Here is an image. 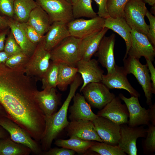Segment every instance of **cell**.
<instances>
[{
  "label": "cell",
  "instance_id": "6da1fadb",
  "mask_svg": "<svg viewBox=\"0 0 155 155\" xmlns=\"http://www.w3.org/2000/svg\"><path fill=\"white\" fill-rule=\"evenodd\" d=\"M37 81L24 70L0 64V104L8 118L38 142L45 131V116L36 99Z\"/></svg>",
  "mask_w": 155,
  "mask_h": 155
},
{
  "label": "cell",
  "instance_id": "7a4b0ae2",
  "mask_svg": "<svg viewBox=\"0 0 155 155\" xmlns=\"http://www.w3.org/2000/svg\"><path fill=\"white\" fill-rule=\"evenodd\" d=\"M83 82L81 76L78 74L70 85L68 94L58 111L53 115L45 116V128L44 134L40 140L42 150L46 151L51 148L53 142L65 128L69 122L67 113L70 103L75 94L76 90Z\"/></svg>",
  "mask_w": 155,
  "mask_h": 155
},
{
  "label": "cell",
  "instance_id": "3957f363",
  "mask_svg": "<svg viewBox=\"0 0 155 155\" xmlns=\"http://www.w3.org/2000/svg\"><path fill=\"white\" fill-rule=\"evenodd\" d=\"M81 40L71 36L65 38L50 51L51 61L76 67L81 59Z\"/></svg>",
  "mask_w": 155,
  "mask_h": 155
},
{
  "label": "cell",
  "instance_id": "277c9868",
  "mask_svg": "<svg viewBox=\"0 0 155 155\" xmlns=\"http://www.w3.org/2000/svg\"><path fill=\"white\" fill-rule=\"evenodd\" d=\"M123 60L126 73L127 75L132 74L134 76L144 91L147 104L150 106L152 105L153 93L150 75L147 65L142 64L139 59L130 56Z\"/></svg>",
  "mask_w": 155,
  "mask_h": 155
},
{
  "label": "cell",
  "instance_id": "5b68a950",
  "mask_svg": "<svg viewBox=\"0 0 155 155\" xmlns=\"http://www.w3.org/2000/svg\"><path fill=\"white\" fill-rule=\"evenodd\" d=\"M148 11L142 0H130L124 10V18L131 29L148 36L149 25L145 20Z\"/></svg>",
  "mask_w": 155,
  "mask_h": 155
},
{
  "label": "cell",
  "instance_id": "8992f818",
  "mask_svg": "<svg viewBox=\"0 0 155 155\" xmlns=\"http://www.w3.org/2000/svg\"><path fill=\"white\" fill-rule=\"evenodd\" d=\"M50 60V51L45 49L42 40L37 44L30 57L25 67V73L37 81L41 80L49 66Z\"/></svg>",
  "mask_w": 155,
  "mask_h": 155
},
{
  "label": "cell",
  "instance_id": "52a82bcc",
  "mask_svg": "<svg viewBox=\"0 0 155 155\" xmlns=\"http://www.w3.org/2000/svg\"><path fill=\"white\" fill-rule=\"evenodd\" d=\"M0 125L9 134L11 139L16 143L28 147L37 155L42 154L41 146L24 129L7 117H0Z\"/></svg>",
  "mask_w": 155,
  "mask_h": 155
},
{
  "label": "cell",
  "instance_id": "ba28073f",
  "mask_svg": "<svg viewBox=\"0 0 155 155\" xmlns=\"http://www.w3.org/2000/svg\"><path fill=\"white\" fill-rule=\"evenodd\" d=\"M80 92L91 106L100 110L116 96L101 82L89 83Z\"/></svg>",
  "mask_w": 155,
  "mask_h": 155
},
{
  "label": "cell",
  "instance_id": "9c48e42d",
  "mask_svg": "<svg viewBox=\"0 0 155 155\" xmlns=\"http://www.w3.org/2000/svg\"><path fill=\"white\" fill-rule=\"evenodd\" d=\"M47 14L51 24L55 22L68 23L74 19L72 5L65 0H35Z\"/></svg>",
  "mask_w": 155,
  "mask_h": 155
},
{
  "label": "cell",
  "instance_id": "30bf717a",
  "mask_svg": "<svg viewBox=\"0 0 155 155\" xmlns=\"http://www.w3.org/2000/svg\"><path fill=\"white\" fill-rule=\"evenodd\" d=\"M127 124L120 125V138L118 145L126 154L136 155L137 139L139 137L145 138L147 129L142 126L132 127Z\"/></svg>",
  "mask_w": 155,
  "mask_h": 155
},
{
  "label": "cell",
  "instance_id": "8fae6325",
  "mask_svg": "<svg viewBox=\"0 0 155 155\" xmlns=\"http://www.w3.org/2000/svg\"><path fill=\"white\" fill-rule=\"evenodd\" d=\"M105 19L98 16L88 20L74 19L67 23L70 35L82 39L101 30L104 27Z\"/></svg>",
  "mask_w": 155,
  "mask_h": 155
},
{
  "label": "cell",
  "instance_id": "7c38bea8",
  "mask_svg": "<svg viewBox=\"0 0 155 155\" xmlns=\"http://www.w3.org/2000/svg\"><path fill=\"white\" fill-rule=\"evenodd\" d=\"M119 97L125 103L129 114L128 125L132 127L150 124V109H146L141 105L138 97L131 96L129 98L120 93Z\"/></svg>",
  "mask_w": 155,
  "mask_h": 155
},
{
  "label": "cell",
  "instance_id": "4fadbf2b",
  "mask_svg": "<svg viewBox=\"0 0 155 155\" xmlns=\"http://www.w3.org/2000/svg\"><path fill=\"white\" fill-rule=\"evenodd\" d=\"M131 34V45L128 56L138 59L143 57L145 59L153 61L155 56V47L147 36L132 29Z\"/></svg>",
  "mask_w": 155,
  "mask_h": 155
},
{
  "label": "cell",
  "instance_id": "5bb4252c",
  "mask_svg": "<svg viewBox=\"0 0 155 155\" xmlns=\"http://www.w3.org/2000/svg\"><path fill=\"white\" fill-rule=\"evenodd\" d=\"M92 122L102 142L113 146L118 145L120 138V125L99 116Z\"/></svg>",
  "mask_w": 155,
  "mask_h": 155
},
{
  "label": "cell",
  "instance_id": "9a60e30c",
  "mask_svg": "<svg viewBox=\"0 0 155 155\" xmlns=\"http://www.w3.org/2000/svg\"><path fill=\"white\" fill-rule=\"evenodd\" d=\"M127 75L123 67H120L116 64L113 72L103 75L101 82L109 89H124L128 91L131 96L140 97V94L129 82Z\"/></svg>",
  "mask_w": 155,
  "mask_h": 155
},
{
  "label": "cell",
  "instance_id": "2e32d148",
  "mask_svg": "<svg viewBox=\"0 0 155 155\" xmlns=\"http://www.w3.org/2000/svg\"><path fill=\"white\" fill-rule=\"evenodd\" d=\"M115 40V35L114 33L108 36H104L94 54L98 58V63L106 69L107 73L113 72L116 65L114 53Z\"/></svg>",
  "mask_w": 155,
  "mask_h": 155
},
{
  "label": "cell",
  "instance_id": "e0dca14e",
  "mask_svg": "<svg viewBox=\"0 0 155 155\" xmlns=\"http://www.w3.org/2000/svg\"><path fill=\"white\" fill-rule=\"evenodd\" d=\"M119 125L127 124L129 116L125 104H122L119 96H115L97 113Z\"/></svg>",
  "mask_w": 155,
  "mask_h": 155
},
{
  "label": "cell",
  "instance_id": "ac0fdd59",
  "mask_svg": "<svg viewBox=\"0 0 155 155\" xmlns=\"http://www.w3.org/2000/svg\"><path fill=\"white\" fill-rule=\"evenodd\" d=\"M76 67L83 81L80 92L89 83L101 82L104 71L99 66L97 60L94 59L88 60L81 59L77 63Z\"/></svg>",
  "mask_w": 155,
  "mask_h": 155
},
{
  "label": "cell",
  "instance_id": "d6986e66",
  "mask_svg": "<svg viewBox=\"0 0 155 155\" xmlns=\"http://www.w3.org/2000/svg\"><path fill=\"white\" fill-rule=\"evenodd\" d=\"M65 129L69 137L75 136L85 140L102 142L97 133L92 121H70Z\"/></svg>",
  "mask_w": 155,
  "mask_h": 155
},
{
  "label": "cell",
  "instance_id": "ffe728a7",
  "mask_svg": "<svg viewBox=\"0 0 155 155\" xmlns=\"http://www.w3.org/2000/svg\"><path fill=\"white\" fill-rule=\"evenodd\" d=\"M73 103L69 108L70 121L88 120L92 121L98 116L92 111L91 106L84 96L75 93L73 98Z\"/></svg>",
  "mask_w": 155,
  "mask_h": 155
},
{
  "label": "cell",
  "instance_id": "44dd1931",
  "mask_svg": "<svg viewBox=\"0 0 155 155\" xmlns=\"http://www.w3.org/2000/svg\"><path fill=\"white\" fill-rule=\"evenodd\" d=\"M36 97L45 116H50L57 112L61 103V95L57 92L55 88L38 90Z\"/></svg>",
  "mask_w": 155,
  "mask_h": 155
},
{
  "label": "cell",
  "instance_id": "7402d4cb",
  "mask_svg": "<svg viewBox=\"0 0 155 155\" xmlns=\"http://www.w3.org/2000/svg\"><path fill=\"white\" fill-rule=\"evenodd\" d=\"M67 23L60 21L52 23L43 40L45 49L51 51L62 40L70 36Z\"/></svg>",
  "mask_w": 155,
  "mask_h": 155
},
{
  "label": "cell",
  "instance_id": "603a6c76",
  "mask_svg": "<svg viewBox=\"0 0 155 155\" xmlns=\"http://www.w3.org/2000/svg\"><path fill=\"white\" fill-rule=\"evenodd\" d=\"M104 27L111 29L120 36L125 41L126 51L123 60L126 59L131 45L132 29L127 23L124 17L113 18L109 17L105 19Z\"/></svg>",
  "mask_w": 155,
  "mask_h": 155
},
{
  "label": "cell",
  "instance_id": "cb8c5ba5",
  "mask_svg": "<svg viewBox=\"0 0 155 155\" xmlns=\"http://www.w3.org/2000/svg\"><path fill=\"white\" fill-rule=\"evenodd\" d=\"M7 19L8 27L22 52L30 57L33 53L37 44L29 40L20 22L13 18L7 17Z\"/></svg>",
  "mask_w": 155,
  "mask_h": 155
},
{
  "label": "cell",
  "instance_id": "d4e9b609",
  "mask_svg": "<svg viewBox=\"0 0 155 155\" xmlns=\"http://www.w3.org/2000/svg\"><path fill=\"white\" fill-rule=\"evenodd\" d=\"M108 30L103 27L100 30L81 39V59L88 60L91 59L97 51L101 40Z\"/></svg>",
  "mask_w": 155,
  "mask_h": 155
},
{
  "label": "cell",
  "instance_id": "484cf974",
  "mask_svg": "<svg viewBox=\"0 0 155 155\" xmlns=\"http://www.w3.org/2000/svg\"><path fill=\"white\" fill-rule=\"evenodd\" d=\"M27 22L43 36L48 31L52 24L47 13L38 5L31 12Z\"/></svg>",
  "mask_w": 155,
  "mask_h": 155
},
{
  "label": "cell",
  "instance_id": "4316f807",
  "mask_svg": "<svg viewBox=\"0 0 155 155\" xmlns=\"http://www.w3.org/2000/svg\"><path fill=\"white\" fill-rule=\"evenodd\" d=\"M57 87L61 91H66L68 86L73 81L78 72L76 67L70 66L63 63H59Z\"/></svg>",
  "mask_w": 155,
  "mask_h": 155
},
{
  "label": "cell",
  "instance_id": "83f0119b",
  "mask_svg": "<svg viewBox=\"0 0 155 155\" xmlns=\"http://www.w3.org/2000/svg\"><path fill=\"white\" fill-rule=\"evenodd\" d=\"M94 142L93 141L84 140L75 136H71L67 140H57L54 144L58 147L67 148L82 154L89 150Z\"/></svg>",
  "mask_w": 155,
  "mask_h": 155
},
{
  "label": "cell",
  "instance_id": "f1b7e54d",
  "mask_svg": "<svg viewBox=\"0 0 155 155\" xmlns=\"http://www.w3.org/2000/svg\"><path fill=\"white\" fill-rule=\"evenodd\" d=\"M31 152L28 147L15 142L10 136L0 140V155H28Z\"/></svg>",
  "mask_w": 155,
  "mask_h": 155
},
{
  "label": "cell",
  "instance_id": "f546056e",
  "mask_svg": "<svg viewBox=\"0 0 155 155\" xmlns=\"http://www.w3.org/2000/svg\"><path fill=\"white\" fill-rule=\"evenodd\" d=\"M38 5L34 0H14L13 19L20 23L27 22L31 12Z\"/></svg>",
  "mask_w": 155,
  "mask_h": 155
},
{
  "label": "cell",
  "instance_id": "4dcf8cb0",
  "mask_svg": "<svg viewBox=\"0 0 155 155\" xmlns=\"http://www.w3.org/2000/svg\"><path fill=\"white\" fill-rule=\"evenodd\" d=\"M92 0H78L72 5L74 19L85 17L93 18L98 16L93 9Z\"/></svg>",
  "mask_w": 155,
  "mask_h": 155
},
{
  "label": "cell",
  "instance_id": "1f68e13d",
  "mask_svg": "<svg viewBox=\"0 0 155 155\" xmlns=\"http://www.w3.org/2000/svg\"><path fill=\"white\" fill-rule=\"evenodd\" d=\"M59 63L51 61L41 80L42 88L49 89L57 87L59 70Z\"/></svg>",
  "mask_w": 155,
  "mask_h": 155
},
{
  "label": "cell",
  "instance_id": "d6a6232c",
  "mask_svg": "<svg viewBox=\"0 0 155 155\" xmlns=\"http://www.w3.org/2000/svg\"><path fill=\"white\" fill-rule=\"evenodd\" d=\"M89 150L101 155H126L118 145L113 146L95 141Z\"/></svg>",
  "mask_w": 155,
  "mask_h": 155
},
{
  "label": "cell",
  "instance_id": "836d02e7",
  "mask_svg": "<svg viewBox=\"0 0 155 155\" xmlns=\"http://www.w3.org/2000/svg\"><path fill=\"white\" fill-rule=\"evenodd\" d=\"M30 57L22 52L9 56L5 64L12 69L21 70L25 71L26 66Z\"/></svg>",
  "mask_w": 155,
  "mask_h": 155
},
{
  "label": "cell",
  "instance_id": "e575fe53",
  "mask_svg": "<svg viewBox=\"0 0 155 155\" xmlns=\"http://www.w3.org/2000/svg\"><path fill=\"white\" fill-rule=\"evenodd\" d=\"M130 0H108L107 9L110 17L113 18L122 17L124 18L125 7Z\"/></svg>",
  "mask_w": 155,
  "mask_h": 155
},
{
  "label": "cell",
  "instance_id": "d590c367",
  "mask_svg": "<svg viewBox=\"0 0 155 155\" xmlns=\"http://www.w3.org/2000/svg\"><path fill=\"white\" fill-rule=\"evenodd\" d=\"M147 129L146 139L143 144L144 152L147 154H152L155 151V126L149 124Z\"/></svg>",
  "mask_w": 155,
  "mask_h": 155
},
{
  "label": "cell",
  "instance_id": "8d00e7d4",
  "mask_svg": "<svg viewBox=\"0 0 155 155\" xmlns=\"http://www.w3.org/2000/svg\"><path fill=\"white\" fill-rule=\"evenodd\" d=\"M8 33L5 43L4 51L9 57L22 52L11 30Z\"/></svg>",
  "mask_w": 155,
  "mask_h": 155
},
{
  "label": "cell",
  "instance_id": "74e56055",
  "mask_svg": "<svg viewBox=\"0 0 155 155\" xmlns=\"http://www.w3.org/2000/svg\"><path fill=\"white\" fill-rule=\"evenodd\" d=\"M20 23L27 37L32 43L37 44L43 40L44 36L40 34L28 22Z\"/></svg>",
  "mask_w": 155,
  "mask_h": 155
},
{
  "label": "cell",
  "instance_id": "f35d334b",
  "mask_svg": "<svg viewBox=\"0 0 155 155\" xmlns=\"http://www.w3.org/2000/svg\"><path fill=\"white\" fill-rule=\"evenodd\" d=\"M14 0H0V12L7 18H14Z\"/></svg>",
  "mask_w": 155,
  "mask_h": 155
},
{
  "label": "cell",
  "instance_id": "ab89813d",
  "mask_svg": "<svg viewBox=\"0 0 155 155\" xmlns=\"http://www.w3.org/2000/svg\"><path fill=\"white\" fill-rule=\"evenodd\" d=\"M146 16L150 22L147 37L152 45L155 48V17L148 11L146 12Z\"/></svg>",
  "mask_w": 155,
  "mask_h": 155
},
{
  "label": "cell",
  "instance_id": "60d3db41",
  "mask_svg": "<svg viewBox=\"0 0 155 155\" xmlns=\"http://www.w3.org/2000/svg\"><path fill=\"white\" fill-rule=\"evenodd\" d=\"M75 152L73 150L62 147L51 148L47 151L42 152L44 155H73Z\"/></svg>",
  "mask_w": 155,
  "mask_h": 155
},
{
  "label": "cell",
  "instance_id": "b9f144b4",
  "mask_svg": "<svg viewBox=\"0 0 155 155\" xmlns=\"http://www.w3.org/2000/svg\"><path fill=\"white\" fill-rule=\"evenodd\" d=\"M98 6V10L97 13L98 16L100 17L106 18L110 17L107 7L108 0H93Z\"/></svg>",
  "mask_w": 155,
  "mask_h": 155
},
{
  "label": "cell",
  "instance_id": "7bdbcfd3",
  "mask_svg": "<svg viewBox=\"0 0 155 155\" xmlns=\"http://www.w3.org/2000/svg\"><path fill=\"white\" fill-rule=\"evenodd\" d=\"M149 73L152 82V92L155 94V68L151 60L145 59Z\"/></svg>",
  "mask_w": 155,
  "mask_h": 155
},
{
  "label": "cell",
  "instance_id": "ee69618b",
  "mask_svg": "<svg viewBox=\"0 0 155 155\" xmlns=\"http://www.w3.org/2000/svg\"><path fill=\"white\" fill-rule=\"evenodd\" d=\"M8 29L0 31V51L4 50L6 36L8 33Z\"/></svg>",
  "mask_w": 155,
  "mask_h": 155
},
{
  "label": "cell",
  "instance_id": "f6af8a7d",
  "mask_svg": "<svg viewBox=\"0 0 155 155\" xmlns=\"http://www.w3.org/2000/svg\"><path fill=\"white\" fill-rule=\"evenodd\" d=\"M9 28L7 24V18L0 15V31L4 30Z\"/></svg>",
  "mask_w": 155,
  "mask_h": 155
},
{
  "label": "cell",
  "instance_id": "bcb514c9",
  "mask_svg": "<svg viewBox=\"0 0 155 155\" xmlns=\"http://www.w3.org/2000/svg\"><path fill=\"white\" fill-rule=\"evenodd\" d=\"M150 122L152 124L155 125V105H152L150 106Z\"/></svg>",
  "mask_w": 155,
  "mask_h": 155
},
{
  "label": "cell",
  "instance_id": "7dc6e473",
  "mask_svg": "<svg viewBox=\"0 0 155 155\" xmlns=\"http://www.w3.org/2000/svg\"><path fill=\"white\" fill-rule=\"evenodd\" d=\"M9 57V56L4 51H0V64H5Z\"/></svg>",
  "mask_w": 155,
  "mask_h": 155
},
{
  "label": "cell",
  "instance_id": "c3c4849f",
  "mask_svg": "<svg viewBox=\"0 0 155 155\" xmlns=\"http://www.w3.org/2000/svg\"><path fill=\"white\" fill-rule=\"evenodd\" d=\"M8 132L0 125V139H4L9 136Z\"/></svg>",
  "mask_w": 155,
  "mask_h": 155
},
{
  "label": "cell",
  "instance_id": "681fc988",
  "mask_svg": "<svg viewBox=\"0 0 155 155\" xmlns=\"http://www.w3.org/2000/svg\"><path fill=\"white\" fill-rule=\"evenodd\" d=\"M7 117V115L5 109L0 104V117Z\"/></svg>",
  "mask_w": 155,
  "mask_h": 155
},
{
  "label": "cell",
  "instance_id": "f907efd6",
  "mask_svg": "<svg viewBox=\"0 0 155 155\" xmlns=\"http://www.w3.org/2000/svg\"><path fill=\"white\" fill-rule=\"evenodd\" d=\"M145 3H148L149 5L152 6L155 5V0H142Z\"/></svg>",
  "mask_w": 155,
  "mask_h": 155
},
{
  "label": "cell",
  "instance_id": "816d5d0a",
  "mask_svg": "<svg viewBox=\"0 0 155 155\" xmlns=\"http://www.w3.org/2000/svg\"><path fill=\"white\" fill-rule=\"evenodd\" d=\"M72 5L76 3L78 0H65Z\"/></svg>",
  "mask_w": 155,
  "mask_h": 155
},
{
  "label": "cell",
  "instance_id": "f5cc1de1",
  "mask_svg": "<svg viewBox=\"0 0 155 155\" xmlns=\"http://www.w3.org/2000/svg\"><path fill=\"white\" fill-rule=\"evenodd\" d=\"M151 8V12L153 14L155 15V5L152 6Z\"/></svg>",
  "mask_w": 155,
  "mask_h": 155
}]
</instances>
